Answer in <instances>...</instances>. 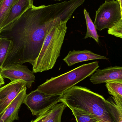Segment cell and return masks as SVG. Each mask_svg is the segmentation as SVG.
I'll return each instance as SVG.
<instances>
[{
  "label": "cell",
  "instance_id": "52a82bcc",
  "mask_svg": "<svg viewBox=\"0 0 122 122\" xmlns=\"http://www.w3.org/2000/svg\"><path fill=\"white\" fill-rule=\"evenodd\" d=\"M0 72L3 78L9 79L11 81H24L26 82V87L29 88L35 80L33 72L27 66L22 64L14 65L2 68Z\"/></svg>",
  "mask_w": 122,
  "mask_h": 122
},
{
  "label": "cell",
  "instance_id": "2e32d148",
  "mask_svg": "<svg viewBox=\"0 0 122 122\" xmlns=\"http://www.w3.org/2000/svg\"><path fill=\"white\" fill-rule=\"evenodd\" d=\"M12 47V42L10 40L0 36V69L3 68L9 51Z\"/></svg>",
  "mask_w": 122,
  "mask_h": 122
},
{
  "label": "cell",
  "instance_id": "3957f363",
  "mask_svg": "<svg viewBox=\"0 0 122 122\" xmlns=\"http://www.w3.org/2000/svg\"><path fill=\"white\" fill-rule=\"evenodd\" d=\"M67 21L52 26L48 31L38 56L34 62L33 72L36 73L51 69L60 56L66 33Z\"/></svg>",
  "mask_w": 122,
  "mask_h": 122
},
{
  "label": "cell",
  "instance_id": "277c9868",
  "mask_svg": "<svg viewBox=\"0 0 122 122\" xmlns=\"http://www.w3.org/2000/svg\"><path fill=\"white\" fill-rule=\"evenodd\" d=\"M99 66L97 61L83 65L60 76L48 80L38 86L37 89L48 94H62L92 75Z\"/></svg>",
  "mask_w": 122,
  "mask_h": 122
},
{
  "label": "cell",
  "instance_id": "603a6c76",
  "mask_svg": "<svg viewBox=\"0 0 122 122\" xmlns=\"http://www.w3.org/2000/svg\"><path fill=\"white\" fill-rule=\"evenodd\" d=\"M99 122H112L111 119H106L102 120Z\"/></svg>",
  "mask_w": 122,
  "mask_h": 122
},
{
  "label": "cell",
  "instance_id": "9a60e30c",
  "mask_svg": "<svg viewBox=\"0 0 122 122\" xmlns=\"http://www.w3.org/2000/svg\"><path fill=\"white\" fill-rule=\"evenodd\" d=\"M84 13L87 26V32L84 38L85 39L89 38H92L97 43H99V36L95 25L91 19L89 13L87 12L86 9H84Z\"/></svg>",
  "mask_w": 122,
  "mask_h": 122
},
{
  "label": "cell",
  "instance_id": "6da1fadb",
  "mask_svg": "<svg viewBox=\"0 0 122 122\" xmlns=\"http://www.w3.org/2000/svg\"><path fill=\"white\" fill-rule=\"evenodd\" d=\"M85 0H70L46 5H33L9 28L0 33L10 40L12 47L3 68L29 62L38 56L49 30L56 24L69 20Z\"/></svg>",
  "mask_w": 122,
  "mask_h": 122
},
{
  "label": "cell",
  "instance_id": "8fae6325",
  "mask_svg": "<svg viewBox=\"0 0 122 122\" xmlns=\"http://www.w3.org/2000/svg\"><path fill=\"white\" fill-rule=\"evenodd\" d=\"M26 91L25 87L9 105L0 116V122H13L18 120L19 112L26 96Z\"/></svg>",
  "mask_w": 122,
  "mask_h": 122
},
{
  "label": "cell",
  "instance_id": "ac0fdd59",
  "mask_svg": "<svg viewBox=\"0 0 122 122\" xmlns=\"http://www.w3.org/2000/svg\"><path fill=\"white\" fill-rule=\"evenodd\" d=\"M77 122H99L101 120L95 116L81 111L71 110Z\"/></svg>",
  "mask_w": 122,
  "mask_h": 122
},
{
  "label": "cell",
  "instance_id": "7402d4cb",
  "mask_svg": "<svg viewBox=\"0 0 122 122\" xmlns=\"http://www.w3.org/2000/svg\"><path fill=\"white\" fill-rule=\"evenodd\" d=\"M4 84V81L3 78L2 77V75L1 74L0 72V86Z\"/></svg>",
  "mask_w": 122,
  "mask_h": 122
},
{
  "label": "cell",
  "instance_id": "ba28073f",
  "mask_svg": "<svg viewBox=\"0 0 122 122\" xmlns=\"http://www.w3.org/2000/svg\"><path fill=\"white\" fill-rule=\"evenodd\" d=\"M26 87L23 80L11 81L0 88V116L18 95Z\"/></svg>",
  "mask_w": 122,
  "mask_h": 122
},
{
  "label": "cell",
  "instance_id": "cb8c5ba5",
  "mask_svg": "<svg viewBox=\"0 0 122 122\" xmlns=\"http://www.w3.org/2000/svg\"><path fill=\"white\" fill-rule=\"evenodd\" d=\"M117 0L118 1V2L119 3L120 7H121V10H122V0Z\"/></svg>",
  "mask_w": 122,
  "mask_h": 122
},
{
  "label": "cell",
  "instance_id": "4316f807",
  "mask_svg": "<svg viewBox=\"0 0 122 122\" xmlns=\"http://www.w3.org/2000/svg\"></svg>",
  "mask_w": 122,
  "mask_h": 122
},
{
  "label": "cell",
  "instance_id": "4fadbf2b",
  "mask_svg": "<svg viewBox=\"0 0 122 122\" xmlns=\"http://www.w3.org/2000/svg\"><path fill=\"white\" fill-rule=\"evenodd\" d=\"M107 106L112 122H122V99L112 96Z\"/></svg>",
  "mask_w": 122,
  "mask_h": 122
},
{
  "label": "cell",
  "instance_id": "9c48e42d",
  "mask_svg": "<svg viewBox=\"0 0 122 122\" xmlns=\"http://www.w3.org/2000/svg\"><path fill=\"white\" fill-rule=\"evenodd\" d=\"M90 78L94 84L108 82H122V66L110 67L103 69L97 70Z\"/></svg>",
  "mask_w": 122,
  "mask_h": 122
},
{
  "label": "cell",
  "instance_id": "d4e9b609",
  "mask_svg": "<svg viewBox=\"0 0 122 122\" xmlns=\"http://www.w3.org/2000/svg\"><path fill=\"white\" fill-rule=\"evenodd\" d=\"M115 0H105L106 1H112Z\"/></svg>",
  "mask_w": 122,
  "mask_h": 122
},
{
  "label": "cell",
  "instance_id": "8992f818",
  "mask_svg": "<svg viewBox=\"0 0 122 122\" xmlns=\"http://www.w3.org/2000/svg\"><path fill=\"white\" fill-rule=\"evenodd\" d=\"M61 95L48 94L36 89L26 94L23 104L28 107L33 116H37L60 102Z\"/></svg>",
  "mask_w": 122,
  "mask_h": 122
},
{
  "label": "cell",
  "instance_id": "e0dca14e",
  "mask_svg": "<svg viewBox=\"0 0 122 122\" xmlns=\"http://www.w3.org/2000/svg\"><path fill=\"white\" fill-rule=\"evenodd\" d=\"M16 0H0V33L1 26Z\"/></svg>",
  "mask_w": 122,
  "mask_h": 122
},
{
  "label": "cell",
  "instance_id": "44dd1931",
  "mask_svg": "<svg viewBox=\"0 0 122 122\" xmlns=\"http://www.w3.org/2000/svg\"><path fill=\"white\" fill-rule=\"evenodd\" d=\"M53 107L48 108L47 109L41 112L38 115H37V117L34 120H32L30 122H45L48 113L49 112Z\"/></svg>",
  "mask_w": 122,
  "mask_h": 122
},
{
  "label": "cell",
  "instance_id": "ffe728a7",
  "mask_svg": "<svg viewBox=\"0 0 122 122\" xmlns=\"http://www.w3.org/2000/svg\"><path fill=\"white\" fill-rule=\"evenodd\" d=\"M108 33L122 39V18L112 28L108 29Z\"/></svg>",
  "mask_w": 122,
  "mask_h": 122
},
{
  "label": "cell",
  "instance_id": "7a4b0ae2",
  "mask_svg": "<svg viewBox=\"0 0 122 122\" xmlns=\"http://www.w3.org/2000/svg\"><path fill=\"white\" fill-rule=\"evenodd\" d=\"M70 109L91 115L101 120L111 119L104 97L83 87L74 86L64 92L59 99Z\"/></svg>",
  "mask_w": 122,
  "mask_h": 122
},
{
  "label": "cell",
  "instance_id": "5b68a950",
  "mask_svg": "<svg viewBox=\"0 0 122 122\" xmlns=\"http://www.w3.org/2000/svg\"><path fill=\"white\" fill-rule=\"evenodd\" d=\"M122 18V10L117 0L106 1L96 11L94 24L101 31L112 28Z\"/></svg>",
  "mask_w": 122,
  "mask_h": 122
},
{
  "label": "cell",
  "instance_id": "484cf974",
  "mask_svg": "<svg viewBox=\"0 0 122 122\" xmlns=\"http://www.w3.org/2000/svg\"><path fill=\"white\" fill-rule=\"evenodd\" d=\"M54 1H61V0H54Z\"/></svg>",
  "mask_w": 122,
  "mask_h": 122
},
{
  "label": "cell",
  "instance_id": "7c38bea8",
  "mask_svg": "<svg viewBox=\"0 0 122 122\" xmlns=\"http://www.w3.org/2000/svg\"><path fill=\"white\" fill-rule=\"evenodd\" d=\"M109 59L106 56H103L94 53L91 51L85 50L83 51H76L73 50L70 51L67 56L63 59L69 66H71L75 64L81 62L104 59L108 60Z\"/></svg>",
  "mask_w": 122,
  "mask_h": 122
},
{
  "label": "cell",
  "instance_id": "30bf717a",
  "mask_svg": "<svg viewBox=\"0 0 122 122\" xmlns=\"http://www.w3.org/2000/svg\"><path fill=\"white\" fill-rule=\"evenodd\" d=\"M34 0H16L4 20L1 32L9 28L20 16L33 5Z\"/></svg>",
  "mask_w": 122,
  "mask_h": 122
},
{
  "label": "cell",
  "instance_id": "5bb4252c",
  "mask_svg": "<svg viewBox=\"0 0 122 122\" xmlns=\"http://www.w3.org/2000/svg\"><path fill=\"white\" fill-rule=\"evenodd\" d=\"M66 107L62 102L55 105L48 113L45 122H61L62 115Z\"/></svg>",
  "mask_w": 122,
  "mask_h": 122
},
{
  "label": "cell",
  "instance_id": "d6986e66",
  "mask_svg": "<svg viewBox=\"0 0 122 122\" xmlns=\"http://www.w3.org/2000/svg\"><path fill=\"white\" fill-rule=\"evenodd\" d=\"M105 83L110 95L122 99V82H108Z\"/></svg>",
  "mask_w": 122,
  "mask_h": 122
}]
</instances>
